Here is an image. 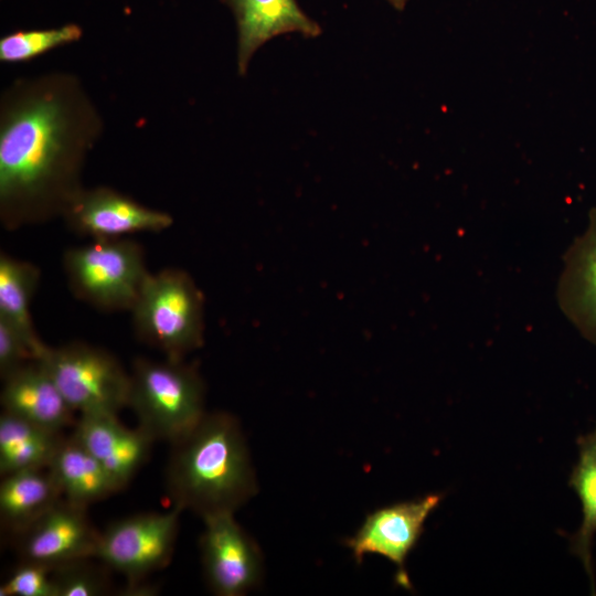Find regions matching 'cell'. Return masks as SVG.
I'll list each match as a JSON object with an SVG mask.
<instances>
[{
	"label": "cell",
	"mask_w": 596,
	"mask_h": 596,
	"mask_svg": "<svg viewBox=\"0 0 596 596\" xmlns=\"http://www.w3.org/2000/svg\"><path fill=\"white\" fill-rule=\"evenodd\" d=\"M103 120L78 79L46 74L14 82L0 106V219L15 230L62 216L83 189Z\"/></svg>",
	"instance_id": "6da1fadb"
},
{
	"label": "cell",
	"mask_w": 596,
	"mask_h": 596,
	"mask_svg": "<svg viewBox=\"0 0 596 596\" xmlns=\"http://www.w3.org/2000/svg\"><path fill=\"white\" fill-rule=\"evenodd\" d=\"M164 486L173 507L202 519L234 513L252 499L258 486L236 417L206 412L189 434L171 444Z\"/></svg>",
	"instance_id": "7a4b0ae2"
},
{
	"label": "cell",
	"mask_w": 596,
	"mask_h": 596,
	"mask_svg": "<svg viewBox=\"0 0 596 596\" xmlns=\"http://www.w3.org/2000/svg\"><path fill=\"white\" fill-rule=\"evenodd\" d=\"M128 407L149 437L173 444L205 415L204 384L183 360L137 358L130 372Z\"/></svg>",
	"instance_id": "3957f363"
},
{
	"label": "cell",
	"mask_w": 596,
	"mask_h": 596,
	"mask_svg": "<svg viewBox=\"0 0 596 596\" xmlns=\"http://www.w3.org/2000/svg\"><path fill=\"white\" fill-rule=\"evenodd\" d=\"M130 311L137 337L167 359L182 360L203 343V296L181 269L150 273Z\"/></svg>",
	"instance_id": "277c9868"
},
{
	"label": "cell",
	"mask_w": 596,
	"mask_h": 596,
	"mask_svg": "<svg viewBox=\"0 0 596 596\" xmlns=\"http://www.w3.org/2000/svg\"><path fill=\"white\" fill-rule=\"evenodd\" d=\"M63 265L73 294L105 311H130L150 274L140 244L125 237L70 248Z\"/></svg>",
	"instance_id": "5b68a950"
},
{
	"label": "cell",
	"mask_w": 596,
	"mask_h": 596,
	"mask_svg": "<svg viewBox=\"0 0 596 596\" xmlns=\"http://www.w3.org/2000/svg\"><path fill=\"white\" fill-rule=\"evenodd\" d=\"M36 361L79 415L118 414L128 407L130 373L109 352L71 342L56 348L46 345Z\"/></svg>",
	"instance_id": "8992f818"
},
{
	"label": "cell",
	"mask_w": 596,
	"mask_h": 596,
	"mask_svg": "<svg viewBox=\"0 0 596 596\" xmlns=\"http://www.w3.org/2000/svg\"><path fill=\"white\" fill-rule=\"evenodd\" d=\"M178 507L158 513H140L120 519L100 532L96 558L127 581L146 578L170 562L177 540Z\"/></svg>",
	"instance_id": "52a82bcc"
},
{
	"label": "cell",
	"mask_w": 596,
	"mask_h": 596,
	"mask_svg": "<svg viewBox=\"0 0 596 596\" xmlns=\"http://www.w3.org/2000/svg\"><path fill=\"white\" fill-rule=\"evenodd\" d=\"M441 500V493H429L381 507L369 513L355 534L343 543L358 564L366 554L389 560L396 567V584L411 590L406 560L418 544L427 518Z\"/></svg>",
	"instance_id": "ba28073f"
},
{
	"label": "cell",
	"mask_w": 596,
	"mask_h": 596,
	"mask_svg": "<svg viewBox=\"0 0 596 596\" xmlns=\"http://www.w3.org/2000/svg\"><path fill=\"white\" fill-rule=\"evenodd\" d=\"M200 539L205 581L219 596H242L263 579L264 558L255 540L236 522L234 513L203 519Z\"/></svg>",
	"instance_id": "9c48e42d"
},
{
	"label": "cell",
	"mask_w": 596,
	"mask_h": 596,
	"mask_svg": "<svg viewBox=\"0 0 596 596\" xmlns=\"http://www.w3.org/2000/svg\"><path fill=\"white\" fill-rule=\"evenodd\" d=\"M62 217L76 234L92 240L124 238L139 232H161L170 227V214L140 204L107 187L82 189Z\"/></svg>",
	"instance_id": "30bf717a"
},
{
	"label": "cell",
	"mask_w": 596,
	"mask_h": 596,
	"mask_svg": "<svg viewBox=\"0 0 596 596\" xmlns=\"http://www.w3.org/2000/svg\"><path fill=\"white\" fill-rule=\"evenodd\" d=\"M99 536L86 508L62 499L18 536V550L21 561L53 568L76 560L96 558Z\"/></svg>",
	"instance_id": "8fae6325"
},
{
	"label": "cell",
	"mask_w": 596,
	"mask_h": 596,
	"mask_svg": "<svg viewBox=\"0 0 596 596\" xmlns=\"http://www.w3.org/2000/svg\"><path fill=\"white\" fill-rule=\"evenodd\" d=\"M72 436L102 465L123 489L143 466L155 440L141 428L124 426L117 414H82Z\"/></svg>",
	"instance_id": "7c38bea8"
},
{
	"label": "cell",
	"mask_w": 596,
	"mask_h": 596,
	"mask_svg": "<svg viewBox=\"0 0 596 596\" xmlns=\"http://www.w3.org/2000/svg\"><path fill=\"white\" fill-rule=\"evenodd\" d=\"M237 28V70L245 75L255 52L266 42L287 33L313 39L321 26L297 0H223Z\"/></svg>",
	"instance_id": "4fadbf2b"
},
{
	"label": "cell",
	"mask_w": 596,
	"mask_h": 596,
	"mask_svg": "<svg viewBox=\"0 0 596 596\" xmlns=\"http://www.w3.org/2000/svg\"><path fill=\"white\" fill-rule=\"evenodd\" d=\"M557 301L581 336L596 344V207L589 210L585 231L564 255Z\"/></svg>",
	"instance_id": "5bb4252c"
},
{
	"label": "cell",
	"mask_w": 596,
	"mask_h": 596,
	"mask_svg": "<svg viewBox=\"0 0 596 596\" xmlns=\"http://www.w3.org/2000/svg\"><path fill=\"white\" fill-rule=\"evenodd\" d=\"M2 381L3 412L55 432L76 423V412L39 361L24 364Z\"/></svg>",
	"instance_id": "9a60e30c"
},
{
	"label": "cell",
	"mask_w": 596,
	"mask_h": 596,
	"mask_svg": "<svg viewBox=\"0 0 596 596\" xmlns=\"http://www.w3.org/2000/svg\"><path fill=\"white\" fill-rule=\"evenodd\" d=\"M62 491L47 468L3 476L0 485L2 529L15 538L20 536L62 500Z\"/></svg>",
	"instance_id": "2e32d148"
},
{
	"label": "cell",
	"mask_w": 596,
	"mask_h": 596,
	"mask_svg": "<svg viewBox=\"0 0 596 596\" xmlns=\"http://www.w3.org/2000/svg\"><path fill=\"white\" fill-rule=\"evenodd\" d=\"M65 500L87 508L120 490L93 455L72 435L64 438L47 468Z\"/></svg>",
	"instance_id": "e0dca14e"
},
{
	"label": "cell",
	"mask_w": 596,
	"mask_h": 596,
	"mask_svg": "<svg viewBox=\"0 0 596 596\" xmlns=\"http://www.w3.org/2000/svg\"><path fill=\"white\" fill-rule=\"evenodd\" d=\"M64 437L2 412L0 416V473L46 469Z\"/></svg>",
	"instance_id": "ac0fdd59"
},
{
	"label": "cell",
	"mask_w": 596,
	"mask_h": 596,
	"mask_svg": "<svg viewBox=\"0 0 596 596\" xmlns=\"http://www.w3.org/2000/svg\"><path fill=\"white\" fill-rule=\"evenodd\" d=\"M578 458L574 465L568 485L577 494L582 505V522L570 538V549L578 557L595 594L593 568V541L596 534V426L577 438Z\"/></svg>",
	"instance_id": "d6986e66"
},
{
	"label": "cell",
	"mask_w": 596,
	"mask_h": 596,
	"mask_svg": "<svg viewBox=\"0 0 596 596\" xmlns=\"http://www.w3.org/2000/svg\"><path fill=\"white\" fill-rule=\"evenodd\" d=\"M40 269L32 263L0 255V318L19 329L34 347L38 358L46 347L38 337L31 301L40 283Z\"/></svg>",
	"instance_id": "ffe728a7"
},
{
	"label": "cell",
	"mask_w": 596,
	"mask_h": 596,
	"mask_svg": "<svg viewBox=\"0 0 596 596\" xmlns=\"http://www.w3.org/2000/svg\"><path fill=\"white\" fill-rule=\"evenodd\" d=\"M82 34V28L75 23L52 29L15 31L1 38L0 61L26 62L51 50L76 42Z\"/></svg>",
	"instance_id": "44dd1931"
},
{
	"label": "cell",
	"mask_w": 596,
	"mask_h": 596,
	"mask_svg": "<svg viewBox=\"0 0 596 596\" xmlns=\"http://www.w3.org/2000/svg\"><path fill=\"white\" fill-rule=\"evenodd\" d=\"M82 558L52 568L55 596H102L109 592L110 581L104 563Z\"/></svg>",
	"instance_id": "7402d4cb"
},
{
	"label": "cell",
	"mask_w": 596,
	"mask_h": 596,
	"mask_svg": "<svg viewBox=\"0 0 596 596\" xmlns=\"http://www.w3.org/2000/svg\"><path fill=\"white\" fill-rule=\"evenodd\" d=\"M0 596H55L52 567L21 561L10 577L1 584Z\"/></svg>",
	"instance_id": "603a6c76"
},
{
	"label": "cell",
	"mask_w": 596,
	"mask_h": 596,
	"mask_svg": "<svg viewBox=\"0 0 596 596\" xmlns=\"http://www.w3.org/2000/svg\"><path fill=\"white\" fill-rule=\"evenodd\" d=\"M38 353L28 338L12 323L0 318V375L6 379L24 364L36 360Z\"/></svg>",
	"instance_id": "cb8c5ba5"
},
{
	"label": "cell",
	"mask_w": 596,
	"mask_h": 596,
	"mask_svg": "<svg viewBox=\"0 0 596 596\" xmlns=\"http://www.w3.org/2000/svg\"><path fill=\"white\" fill-rule=\"evenodd\" d=\"M158 588L146 581L140 578L136 581H127L126 586L121 590L120 595L126 596H151L157 594Z\"/></svg>",
	"instance_id": "d4e9b609"
},
{
	"label": "cell",
	"mask_w": 596,
	"mask_h": 596,
	"mask_svg": "<svg viewBox=\"0 0 596 596\" xmlns=\"http://www.w3.org/2000/svg\"><path fill=\"white\" fill-rule=\"evenodd\" d=\"M408 1L409 0H387V2L397 11L404 10Z\"/></svg>",
	"instance_id": "484cf974"
}]
</instances>
